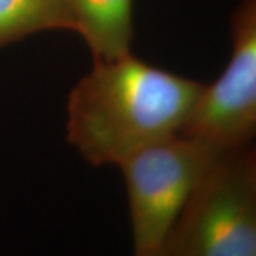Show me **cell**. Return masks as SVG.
Instances as JSON below:
<instances>
[{
	"label": "cell",
	"mask_w": 256,
	"mask_h": 256,
	"mask_svg": "<svg viewBox=\"0 0 256 256\" xmlns=\"http://www.w3.org/2000/svg\"><path fill=\"white\" fill-rule=\"evenodd\" d=\"M204 84L142 62L131 52L94 60L67 100V140L96 166L180 134Z\"/></svg>",
	"instance_id": "obj_1"
},
{
	"label": "cell",
	"mask_w": 256,
	"mask_h": 256,
	"mask_svg": "<svg viewBox=\"0 0 256 256\" xmlns=\"http://www.w3.org/2000/svg\"><path fill=\"white\" fill-rule=\"evenodd\" d=\"M74 30L94 60H108L131 52L134 0H64Z\"/></svg>",
	"instance_id": "obj_5"
},
{
	"label": "cell",
	"mask_w": 256,
	"mask_h": 256,
	"mask_svg": "<svg viewBox=\"0 0 256 256\" xmlns=\"http://www.w3.org/2000/svg\"><path fill=\"white\" fill-rule=\"evenodd\" d=\"M218 156L175 134L138 150L118 165L127 191L134 256L164 245L192 191Z\"/></svg>",
	"instance_id": "obj_3"
},
{
	"label": "cell",
	"mask_w": 256,
	"mask_h": 256,
	"mask_svg": "<svg viewBox=\"0 0 256 256\" xmlns=\"http://www.w3.org/2000/svg\"><path fill=\"white\" fill-rule=\"evenodd\" d=\"M165 246L171 256H256V152H222L181 210Z\"/></svg>",
	"instance_id": "obj_2"
},
{
	"label": "cell",
	"mask_w": 256,
	"mask_h": 256,
	"mask_svg": "<svg viewBox=\"0 0 256 256\" xmlns=\"http://www.w3.org/2000/svg\"><path fill=\"white\" fill-rule=\"evenodd\" d=\"M53 30H74L64 0H0V50Z\"/></svg>",
	"instance_id": "obj_6"
},
{
	"label": "cell",
	"mask_w": 256,
	"mask_h": 256,
	"mask_svg": "<svg viewBox=\"0 0 256 256\" xmlns=\"http://www.w3.org/2000/svg\"><path fill=\"white\" fill-rule=\"evenodd\" d=\"M230 56L220 77L204 84L180 134L215 154L250 146L256 134V0L230 16Z\"/></svg>",
	"instance_id": "obj_4"
},
{
	"label": "cell",
	"mask_w": 256,
	"mask_h": 256,
	"mask_svg": "<svg viewBox=\"0 0 256 256\" xmlns=\"http://www.w3.org/2000/svg\"><path fill=\"white\" fill-rule=\"evenodd\" d=\"M144 256H171L170 255V252H168V249L165 246V244L161 248H158L156 250H152V252H150V254H146Z\"/></svg>",
	"instance_id": "obj_7"
}]
</instances>
